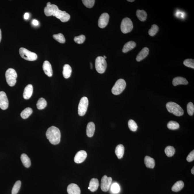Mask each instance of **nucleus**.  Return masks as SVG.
<instances>
[{
	"label": "nucleus",
	"instance_id": "4468645a",
	"mask_svg": "<svg viewBox=\"0 0 194 194\" xmlns=\"http://www.w3.org/2000/svg\"><path fill=\"white\" fill-rule=\"evenodd\" d=\"M87 156V153L85 151L81 150L76 153L74 158L75 163H79L84 161Z\"/></svg>",
	"mask_w": 194,
	"mask_h": 194
},
{
	"label": "nucleus",
	"instance_id": "20e7f679",
	"mask_svg": "<svg viewBox=\"0 0 194 194\" xmlns=\"http://www.w3.org/2000/svg\"><path fill=\"white\" fill-rule=\"evenodd\" d=\"M19 53L21 57L27 60L33 61L37 60V55L36 53L24 47L20 48Z\"/></svg>",
	"mask_w": 194,
	"mask_h": 194
},
{
	"label": "nucleus",
	"instance_id": "72a5a7b5",
	"mask_svg": "<svg viewBox=\"0 0 194 194\" xmlns=\"http://www.w3.org/2000/svg\"><path fill=\"white\" fill-rule=\"evenodd\" d=\"M167 127L169 129L175 130L179 128V125L178 123L176 121H171L168 123Z\"/></svg>",
	"mask_w": 194,
	"mask_h": 194
},
{
	"label": "nucleus",
	"instance_id": "ddd939ff",
	"mask_svg": "<svg viewBox=\"0 0 194 194\" xmlns=\"http://www.w3.org/2000/svg\"><path fill=\"white\" fill-rule=\"evenodd\" d=\"M59 10L57 5L55 4H51L48 7H46L44 8V13L47 16H54L55 14Z\"/></svg>",
	"mask_w": 194,
	"mask_h": 194
},
{
	"label": "nucleus",
	"instance_id": "39448f33",
	"mask_svg": "<svg viewBox=\"0 0 194 194\" xmlns=\"http://www.w3.org/2000/svg\"><path fill=\"white\" fill-rule=\"evenodd\" d=\"M126 85V83L124 79H119L116 82L111 90L112 93L114 95L120 94L125 89Z\"/></svg>",
	"mask_w": 194,
	"mask_h": 194
},
{
	"label": "nucleus",
	"instance_id": "dca6fc26",
	"mask_svg": "<svg viewBox=\"0 0 194 194\" xmlns=\"http://www.w3.org/2000/svg\"><path fill=\"white\" fill-rule=\"evenodd\" d=\"M43 68L45 73L49 77H52L53 75V70L50 62L48 61H45L43 63Z\"/></svg>",
	"mask_w": 194,
	"mask_h": 194
},
{
	"label": "nucleus",
	"instance_id": "49530a36",
	"mask_svg": "<svg viewBox=\"0 0 194 194\" xmlns=\"http://www.w3.org/2000/svg\"><path fill=\"white\" fill-rule=\"evenodd\" d=\"M1 29H0V42H1Z\"/></svg>",
	"mask_w": 194,
	"mask_h": 194
},
{
	"label": "nucleus",
	"instance_id": "58836bf2",
	"mask_svg": "<svg viewBox=\"0 0 194 194\" xmlns=\"http://www.w3.org/2000/svg\"><path fill=\"white\" fill-rule=\"evenodd\" d=\"M95 0H83L82 1L84 5L88 8H92L94 6L95 3Z\"/></svg>",
	"mask_w": 194,
	"mask_h": 194
},
{
	"label": "nucleus",
	"instance_id": "7c9ffc66",
	"mask_svg": "<svg viewBox=\"0 0 194 194\" xmlns=\"http://www.w3.org/2000/svg\"><path fill=\"white\" fill-rule=\"evenodd\" d=\"M174 148L172 146H168L165 149V152L168 157H171L173 156L175 153Z\"/></svg>",
	"mask_w": 194,
	"mask_h": 194
},
{
	"label": "nucleus",
	"instance_id": "e433bc0d",
	"mask_svg": "<svg viewBox=\"0 0 194 194\" xmlns=\"http://www.w3.org/2000/svg\"><path fill=\"white\" fill-rule=\"evenodd\" d=\"M183 64L187 67L194 69V60L193 59H186L184 61Z\"/></svg>",
	"mask_w": 194,
	"mask_h": 194
},
{
	"label": "nucleus",
	"instance_id": "f8f14e48",
	"mask_svg": "<svg viewBox=\"0 0 194 194\" xmlns=\"http://www.w3.org/2000/svg\"><path fill=\"white\" fill-rule=\"evenodd\" d=\"M8 105V100L5 92H0V108L2 110L7 109Z\"/></svg>",
	"mask_w": 194,
	"mask_h": 194
},
{
	"label": "nucleus",
	"instance_id": "a18cd8bd",
	"mask_svg": "<svg viewBox=\"0 0 194 194\" xmlns=\"http://www.w3.org/2000/svg\"><path fill=\"white\" fill-rule=\"evenodd\" d=\"M191 173L192 174H194V167H193V168H192V170H191Z\"/></svg>",
	"mask_w": 194,
	"mask_h": 194
},
{
	"label": "nucleus",
	"instance_id": "423d86ee",
	"mask_svg": "<svg viewBox=\"0 0 194 194\" xmlns=\"http://www.w3.org/2000/svg\"><path fill=\"white\" fill-rule=\"evenodd\" d=\"M107 63L103 57L98 56L95 60V68L98 73L102 74L105 72L107 67Z\"/></svg>",
	"mask_w": 194,
	"mask_h": 194
},
{
	"label": "nucleus",
	"instance_id": "412c9836",
	"mask_svg": "<svg viewBox=\"0 0 194 194\" xmlns=\"http://www.w3.org/2000/svg\"><path fill=\"white\" fill-rule=\"evenodd\" d=\"M189 82L185 78L181 77H177L173 79V84L174 86H176L179 85H187Z\"/></svg>",
	"mask_w": 194,
	"mask_h": 194
},
{
	"label": "nucleus",
	"instance_id": "c03bdc74",
	"mask_svg": "<svg viewBox=\"0 0 194 194\" xmlns=\"http://www.w3.org/2000/svg\"><path fill=\"white\" fill-rule=\"evenodd\" d=\"M33 24L35 26H37L39 24V22L37 20H33Z\"/></svg>",
	"mask_w": 194,
	"mask_h": 194
},
{
	"label": "nucleus",
	"instance_id": "09e8293b",
	"mask_svg": "<svg viewBox=\"0 0 194 194\" xmlns=\"http://www.w3.org/2000/svg\"><path fill=\"white\" fill-rule=\"evenodd\" d=\"M127 1H130V2H133L134 1V0H128Z\"/></svg>",
	"mask_w": 194,
	"mask_h": 194
},
{
	"label": "nucleus",
	"instance_id": "a19ab883",
	"mask_svg": "<svg viewBox=\"0 0 194 194\" xmlns=\"http://www.w3.org/2000/svg\"><path fill=\"white\" fill-rule=\"evenodd\" d=\"M187 111L189 115H193L194 113V106L193 103L189 102L188 104Z\"/></svg>",
	"mask_w": 194,
	"mask_h": 194
},
{
	"label": "nucleus",
	"instance_id": "cd10ccee",
	"mask_svg": "<svg viewBox=\"0 0 194 194\" xmlns=\"http://www.w3.org/2000/svg\"><path fill=\"white\" fill-rule=\"evenodd\" d=\"M136 15L138 19L142 22L146 21L147 17V14L146 12L143 10H137Z\"/></svg>",
	"mask_w": 194,
	"mask_h": 194
},
{
	"label": "nucleus",
	"instance_id": "79ce46f5",
	"mask_svg": "<svg viewBox=\"0 0 194 194\" xmlns=\"http://www.w3.org/2000/svg\"><path fill=\"white\" fill-rule=\"evenodd\" d=\"M194 160V150L191 152L187 157V160L188 162H190L193 161Z\"/></svg>",
	"mask_w": 194,
	"mask_h": 194
},
{
	"label": "nucleus",
	"instance_id": "aec40b11",
	"mask_svg": "<svg viewBox=\"0 0 194 194\" xmlns=\"http://www.w3.org/2000/svg\"><path fill=\"white\" fill-rule=\"evenodd\" d=\"M95 129V124L93 122L88 123L86 128V134L88 137H92L93 136L94 134Z\"/></svg>",
	"mask_w": 194,
	"mask_h": 194
},
{
	"label": "nucleus",
	"instance_id": "9d476101",
	"mask_svg": "<svg viewBox=\"0 0 194 194\" xmlns=\"http://www.w3.org/2000/svg\"><path fill=\"white\" fill-rule=\"evenodd\" d=\"M109 19V15L108 13H103L100 17L98 20V26L100 28H105L108 25Z\"/></svg>",
	"mask_w": 194,
	"mask_h": 194
},
{
	"label": "nucleus",
	"instance_id": "f3484780",
	"mask_svg": "<svg viewBox=\"0 0 194 194\" xmlns=\"http://www.w3.org/2000/svg\"><path fill=\"white\" fill-rule=\"evenodd\" d=\"M33 88L32 85H27L24 88L23 97L24 99L28 100L31 98L33 95Z\"/></svg>",
	"mask_w": 194,
	"mask_h": 194
},
{
	"label": "nucleus",
	"instance_id": "473e14b6",
	"mask_svg": "<svg viewBox=\"0 0 194 194\" xmlns=\"http://www.w3.org/2000/svg\"><path fill=\"white\" fill-rule=\"evenodd\" d=\"M21 182L20 180L17 181L14 184L12 191V194H17L21 188Z\"/></svg>",
	"mask_w": 194,
	"mask_h": 194
},
{
	"label": "nucleus",
	"instance_id": "4c0bfd02",
	"mask_svg": "<svg viewBox=\"0 0 194 194\" xmlns=\"http://www.w3.org/2000/svg\"><path fill=\"white\" fill-rule=\"evenodd\" d=\"M85 39H86V37L83 35L76 37L74 39V41L78 44H82L85 41Z\"/></svg>",
	"mask_w": 194,
	"mask_h": 194
},
{
	"label": "nucleus",
	"instance_id": "7ed1b4c3",
	"mask_svg": "<svg viewBox=\"0 0 194 194\" xmlns=\"http://www.w3.org/2000/svg\"><path fill=\"white\" fill-rule=\"evenodd\" d=\"M5 78L7 83L9 86L12 87L15 85L16 82L17 77L16 71L13 69H9L5 72Z\"/></svg>",
	"mask_w": 194,
	"mask_h": 194
},
{
	"label": "nucleus",
	"instance_id": "a878e982",
	"mask_svg": "<svg viewBox=\"0 0 194 194\" xmlns=\"http://www.w3.org/2000/svg\"><path fill=\"white\" fill-rule=\"evenodd\" d=\"M21 159L24 166L25 167L28 168L31 166V160L30 158L28 157L26 154L25 153H23L21 155Z\"/></svg>",
	"mask_w": 194,
	"mask_h": 194
},
{
	"label": "nucleus",
	"instance_id": "6e6552de",
	"mask_svg": "<svg viewBox=\"0 0 194 194\" xmlns=\"http://www.w3.org/2000/svg\"><path fill=\"white\" fill-rule=\"evenodd\" d=\"M89 105V100L86 97L81 98L78 106V113L80 116H83L87 111Z\"/></svg>",
	"mask_w": 194,
	"mask_h": 194
},
{
	"label": "nucleus",
	"instance_id": "de8ad7c7",
	"mask_svg": "<svg viewBox=\"0 0 194 194\" xmlns=\"http://www.w3.org/2000/svg\"><path fill=\"white\" fill-rule=\"evenodd\" d=\"M51 5V4L50 2H49L47 3V7L49 6H50Z\"/></svg>",
	"mask_w": 194,
	"mask_h": 194
},
{
	"label": "nucleus",
	"instance_id": "4be33fe9",
	"mask_svg": "<svg viewBox=\"0 0 194 194\" xmlns=\"http://www.w3.org/2000/svg\"><path fill=\"white\" fill-rule=\"evenodd\" d=\"M144 163L146 167L153 169L155 165L154 159L149 156H146L144 159Z\"/></svg>",
	"mask_w": 194,
	"mask_h": 194
},
{
	"label": "nucleus",
	"instance_id": "1a4fd4ad",
	"mask_svg": "<svg viewBox=\"0 0 194 194\" xmlns=\"http://www.w3.org/2000/svg\"><path fill=\"white\" fill-rule=\"evenodd\" d=\"M112 181V179L111 177H108L106 176H104L101 180V188L104 192L108 191Z\"/></svg>",
	"mask_w": 194,
	"mask_h": 194
},
{
	"label": "nucleus",
	"instance_id": "a211bd4d",
	"mask_svg": "<svg viewBox=\"0 0 194 194\" xmlns=\"http://www.w3.org/2000/svg\"><path fill=\"white\" fill-rule=\"evenodd\" d=\"M149 49L147 47H144L137 55L136 59L137 62H140L144 59L149 54Z\"/></svg>",
	"mask_w": 194,
	"mask_h": 194
},
{
	"label": "nucleus",
	"instance_id": "37998d69",
	"mask_svg": "<svg viewBox=\"0 0 194 194\" xmlns=\"http://www.w3.org/2000/svg\"><path fill=\"white\" fill-rule=\"evenodd\" d=\"M29 17V14L28 13H26L24 14V18L25 20H27Z\"/></svg>",
	"mask_w": 194,
	"mask_h": 194
},
{
	"label": "nucleus",
	"instance_id": "0eeeda50",
	"mask_svg": "<svg viewBox=\"0 0 194 194\" xmlns=\"http://www.w3.org/2000/svg\"><path fill=\"white\" fill-rule=\"evenodd\" d=\"M132 21L130 18L126 17L123 19L121 21V32L124 34H127L132 31L133 28Z\"/></svg>",
	"mask_w": 194,
	"mask_h": 194
},
{
	"label": "nucleus",
	"instance_id": "2eb2a0df",
	"mask_svg": "<svg viewBox=\"0 0 194 194\" xmlns=\"http://www.w3.org/2000/svg\"><path fill=\"white\" fill-rule=\"evenodd\" d=\"M67 191L69 194H81L80 188L76 184L69 185L68 186Z\"/></svg>",
	"mask_w": 194,
	"mask_h": 194
},
{
	"label": "nucleus",
	"instance_id": "c85d7f7f",
	"mask_svg": "<svg viewBox=\"0 0 194 194\" xmlns=\"http://www.w3.org/2000/svg\"><path fill=\"white\" fill-rule=\"evenodd\" d=\"M33 112V110L31 108H26L21 113V117L24 119H26L31 115Z\"/></svg>",
	"mask_w": 194,
	"mask_h": 194
},
{
	"label": "nucleus",
	"instance_id": "8fccbe9b",
	"mask_svg": "<svg viewBox=\"0 0 194 194\" xmlns=\"http://www.w3.org/2000/svg\"><path fill=\"white\" fill-rule=\"evenodd\" d=\"M90 66H91V69H92V63H90Z\"/></svg>",
	"mask_w": 194,
	"mask_h": 194
},
{
	"label": "nucleus",
	"instance_id": "ea45409f",
	"mask_svg": "<svg viewBox=\"0 0 194 194\" xmlns=\"http://www.w3.org/2000/svg\"><path fill=\"white\" fill-rule=\"evenodd\" d=\"M120 191V186L118 183H114L111 185V191L113 193H118Z\"/></svg>",
	"mask_w": 194,
	"mask_h": 194
},
{
	"label": "nucleus",
	"instance_id": "5701e85b",
	"mask_svg": "<svg viewBox=\"0 0 194 194\" xmlns=\"http://www.w3.org/2000/svg\"><path fill=\"white\" fill-rule=\"evenodd\" d=\"M136 43L133 41H130L124 45L122 49L123 53H126L132 50L136 47Z\"/></svg>",
	"mask_w": 194,
	"mask_h": 194
},
{
	"label": "nucleus",
	"instance_id": "2f4dec72",
	"mask_svg": "<svg viewBox=\"0 0 194 194\" xmlns=\"http://www.w3.org/2000/svg\"><path fill=\"white\" fill-rule=\"evenodd\" d=\"M53 37L56 41L59 43L63 44L66 42V40L64 36L61 33H59L58 34L54 35Z\"/></svg>",
	"mask_w": 194,
	"mask_h": 194
},
{
	"label": "nucleus",
	"instance_id": "c9c22d12",
	"mask_svg": "<svg viewBox=\"0 0 194 194\" xmlns=\"http://www.w3.org/2000/svg\"><path fill=\"white\" fill-rule=\"evenodd\" d=\"M159 30V27L155 24L152 26L151 28L149 30V34L151 37H153L156 34Z\"/></svg>",
	"mask_w": 194,
	"mask_h": 194
},
{
	"label": "nucleus",
	"instance_id": "9b49d317",
	"mask_svg": "<svg viewBox=\"0 0 194 194\" xmlns=\"http://www.w3.org/2000/svg\"><path fill=\"white\" fill-rule=\"evenodd\" d=\"M54 16L59 19L62 22H65L69 21L70 18V16L66 11H62L59 9L55 14Z\"/></svg>",
	"mask_w": 194,
	"mask_h": 194
},
{
	"label": "nucleus",
	"instance_id": "f257e3e1",
	"mask_svg": "<svg viewBox=\"0 0 194 194\" xmlns=\"http://www.w3.org/2000/svg\"><path fill=\"white\" fill-rule=\"evenodd\" d=\"M46 135L51 144L56 145L60 143L61 134L60 130L57 127L54 126L50 127L47 130Z\"/></svg>",
	"mask_w": 194,
	"mask_h": 194
},
{
	"label": "nucleus",
	"instance_id": "6ab92c4d",
	"mask_svg": "<svg viewBox=\"0 0 194 194\" xmlns=\"http://www.w3.org/2000/svg\"><path fill=\"white\" fill-rule=\"evenodd\" d=\"M99 186V181L98 179L92 178L90 182L89 186L88 189L92 192H95L98 189Z\"/></svg>",
	"mask_w": 194,
	"mask_h": 194
},
{
	"label": "nucleus",
	"instance_id": "bb28decb",
	"mask_svg": "<svg viewBox=\"0 0 194 194\" xmlns=\"http://www.w3.org/2000/svg\"><path fill=\"white\" fill-rule=\"evenodd\" d=\"M184 186V182L181 180H179L174 184L172 187V190L174 192H178L180 191Z\"/></svg>",
	"mask_w": 194,
	"mask_h": 194
},
{
	"label": "nucleus",
	"instance_id": "b1692460",
	"mask_svg": "<svg viewBox=\"0 0 194 194\" xmlns=\"http://www.w3.org/2000/svg\"><path fill=\"white\" fill-rule=\"evenodd\" d=\"M72 72V68L69 65H64L63 68V74L65 79H67L70 77Z\"/></svg>",
	"mask_w": 194,
	"mask_h": 194
},
{
	"label": "nucleus",
	"instance_id": "393cba45",
	"mask_svg": "<svg viewBox=\"0 0 194 194\" xmlns=\"http://www.w3.org/2000/svg\"><path fill=\"white\" fill-rule=\"evenodd\" d=\"M124 147L122 144H120L116 147L115 153L119 159L122 158L124 154Z\"/></svg>",
	"mask_w": 194,
	"mask_h": 194
},
{
	"label": "nucleus",
	"instance_id": "3c124183",
	"mask_svg": "<svg viewBox=\"0 0 194 194\" xmlns=\"http://www.w3.org/2000/svg\"><path fill=\"white\" fill-rule=\"evenodd\" d=\"M103 58H104L105 59L106 58V56H103Z\"/></svg>",
	"mask_w": 194,
	"mask_h": 194
},
{
	"label": "nucleus",
	"instance_id": "f704fd0d",
	"mask_svg": "<svg viewBox=\"0 0 194 194\" xmlns=\"http://www.w3.org/2000/svg\"><path fill=\"white\" fill-rule=\"evenodd\" d=\"M128 125L130 129L133 132L136 131L138 128V126L136 123L133 120H129L128 123Z\"/></svg>",
	"mask_w": 194,
	"mask_h": 194
},
{
	"label": "nucleus",
	"instance_id": "f03ea898",
	"mask_svg": "<svg viewBox=\"0 0 194 194\" xmlns=\"http://www.w3.org/2000/svg\"><path fill=\"white\" fill-rule=\"evenodd\" d=\"M166 108L169 113L176 116L180 117L183 115L184 111L178 104L176 102H169L166 104Z\"/></svg>",
	"mask_w": 194,
	"mask_h": 194
},
{
	"label": "nucleus",
	"instance_id": "c756f323",
	"mask_svg": "<svg viewBox=\"0 0 194 194\" xmlns=\"http://www.w3.org/2000/svg\"><path fill=\"white\" fill-rule=\"evenodd\" d=\"M37 105L38 109L39 110L44 109L47 106V101L43 98H40L37 101Z\"/></svg>",
	"mask_w": 194,
	"mask_h": 194
}]
</instances>
